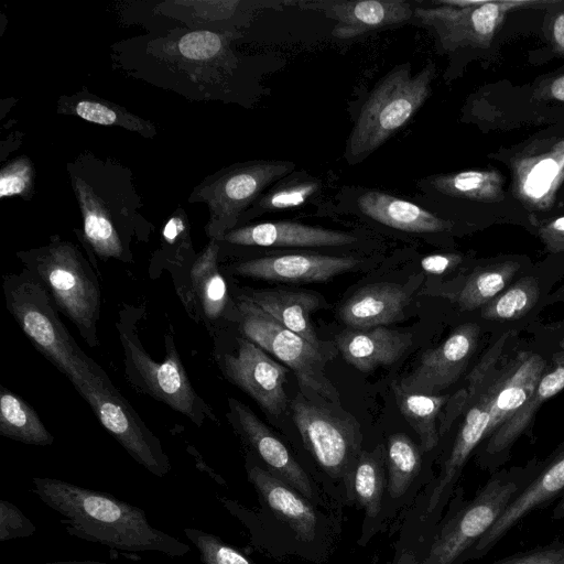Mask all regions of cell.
Here are the masks:
<instances>
[{
    "label": "cell",
    "mask_w": 564,
    "mask_h": 564,
    "mask_svg": "<svg viewBox=\"0 0 564 564\" xmlns=\"http://www.w3.org/2000/svg\"><path fill=\"white\" fill-rule=\"evenodd\" d=\"M556 329L536 330L532 338L519 337L486 378L466 409L455 442L432 489L427 510L434 511L449 494L470 454L530 397L551 367L558 349Z\"/></svg>",
    "instance_id": "cell-1"
},
{
    "label": "cell",
    "mask_w": 564,
    "mask_h": 564,
    "mask_svg": "<svg viewBox=\"0 0 564 564\" xmlns=\"http://www.w3.org/2000/svg\"><path fill=\"white\" fill-rule=\"evenodd\" d=\"M32 482L34 494L61 516L70 535L124 552L181 557L191 551L187 544L152 527L144 510L108 492L48 477H33Z\"/></svg>",
    "instance_id": "cell-2"
},
{
    "label": "cell",
    "mask_w": 564,
    "mask_h": 564,
    "mask_svg": "<svg viewBox=\"0 0 564 564\" xmlns=\"http://www.w3.org/2000/svg\"><path fill=\"white\" fill-rule=\"evenodd\" d=\"M83 218V238L101 260L127 261L128 246L153 230L142 215L143 203L130 169L111 159L84 152L67 164Z\"/></svg>",
    "instance_id": "cell-3"
},
{
    "label": "cell",
    "mask_w": 564,
    "mask_h": 564,
    "mask_svg": "<svg viewBox=\"0 0 564 564\" xmlns=\"http://www.w3.org/2000/svg\"><path fill=\"white\" fill-rule=\"evenodd\" d=\"M7 308L33 346L75 387L91 410L119 393L107 373L77 345L50 294L26 269L3 279Z\"/></svg>",
    "instance_id": "cell-4"
},
{
    "label": "cell",
    "mask_w": 564,
    "mask_h": 564,
    "mask_svg": "<svg viewBox=\"0 0 564 564\" xmlns=\"http://www.w3.org/2000/svg\"><path fill=\"white\" fill-rule=\"evenodd\" d=\"M18 257L45 288L56 310L79 330L93 348L99 346L100 288L78 248L58 236L47 245L21 251Z\"/></svg>",
    "instance_id": "cell-5"
},
{
    "label": "cell",
    "mask_w": 564,
    "mask_h": 564,
    "mask_svg": "<svg viewBox=\"0 0 564 564\" xmlns=\"http://www.w3.org/2000/svg\"><path fill=\"white\" fill-rule=\"evenodd\" d=\"M435 66L412 75L404 64L389 72L364 104L347 141L346 158L357 162L382 145L422 107L431 94Z\"/></svg>",
    "instance_id": "cell-6"
},
{
    "label": "cell",
    "mask_w": 564,
    "mask_h": 564,
    "mask_svg": "<svg viewBox=\"0 0 564 564\" xmlns=\"http://www.w3.org/2000/svg\"><path fill=\"white\" fill-rule=\"evenodd\" d=\"M132 322L126 312H120L116 324L123 351L124 373L130 384L182 413L197 426L206 419L217 422L188 379L173 333L165 334V357L156 361L143 348Z\"/></svg>",
    "instance_id": "cell-7"
},
{
    "label": "cell",
    "mask_w": 564,
    "mask_h": 564,
    "mask_svg": "<svg viewBox=\"0 0 564 564\" xmlns=\"http://www.w3.org/2000/svg\"><path fill=\"white\" fill-rule=\"evenodd\" d=\"M295 165L288 161L261 160L236 164L206 177L188 200L208 206L206 232L220 241L234 228L247 208L270 184L286 176Z\"/></svg>",
    "instance_id": "cell-8"
},
{
    "label": "cell",
    "mask_w": 564,
    "mask_h": 564,
    "mask_svg": "<svg viewBox=\"0 0 564 564\" xmlns=\"http://www.w3.org/2000/svg\"><path fill=\"white\" fill-rule=\"evenodd\" d=\"M237 307L240 332L245 338L293 370L301 387L326 400L338 401V391L324 372L325 358L322 350L282 326L245 294L238 296Z\"/></svg>",
    "instance_id": "cell-9"
},
{
    "label": "cell",
    "mask_w": 564,
    "mask_h": 564,
    "mask_svg": "<svg viewBox=\"0 0 564 564\" xmlns=\"http://www.w3.org/2000/svg\"><path fill=\"white\" fill-rule=\"evenodd\" d=\"M564 276V256L551 258L531 265L508 288L476 313L482 330L495 336L520 333L534 322L546 306V299L554 285Z\"/></svg>",
    "instance_id": "cell-10"
},
{
    "label": "cell",
    "mask_w": 564,
    "mask_h": 564,
    "mask_svg": "<svg viewBox=\"0 0 564 564\" xmlns=\"http://www.w3.org/2000/svg\"><path fill=\"white\" fill-rule=\"evenodd\" d=\"M293 421L306 448L332 477H341L360 444L358 424L299 395L291 401Z\"/></svg>",
    "instance_id": "cell-11"
},
{
    "label": "cell",
    "mask_w": 564,
    "mask_h": 564,
    "mask_svg": "<svg viewBox=\"0 0 564 564\" xmlns=\"http://www.w3.org/2000/svg\"><path fill=\"white\" fill-rule=\"evenodd\" d=\"M518 485L492 479L435 538L425 557L417 564H454L458 557L492 527L512 498Z\"/></svg>",
    "instance_id": "cell-12"
},
{
    "label": "cell",
    "mask_w": 564,
    "mask_h": 564,
    "mask_svg": "<svg viewBox=\"0 0 564 564\" xmlns=\"http://www.w3.org/2000/svg\"><path fill=\"white\" fill-rule=\"evenodd\" d=\"M482 332L474 321L458 325L442 344L426 349L413 371L395 386L405 392L440 394L466 371Z\"/></svg>",
    "instance_id": "cell-13"
},
{
    "label": "cell",
    "mask_w": 564,
    "mask_h": 564,
    "mask_svg": "<svg viewBox=\"0 0 564 564\" xmlns=\"http://www.w3.org/2000/svg\"><path fill=\"white\" fill-rule=\"evenodd\" d=\"M533 1L484 0L473 8H455L448 6L435 8H416L415 18L433 28L447 50L476 44H489L505 19L512 10L534 4Z\"/></svg>",
    "instance_id": "cell-14"
},
{
    "label": "cell",
    "mask_w": 564,
    "mask_h": 564,
    "mask_svg": "<svg viewBox=\"0 0 564 564\" xmlns=\"http://www.w3.org/2000/svg\"><path fill=\"white\" fill-rule=\"evenodd\" d=\"M236 352L225 354V377L272 415L281 414L288 397L284 383L289 368L272 359L261 347L241 337Z\"/></svg>",
    "instance_id": "cell-15"
},
{
    "label": "cell",
    "mask_w": 564,
    "mask_h": 564,
    "mask_svg": "<svg viewBox=\"0 0 564 564\" xmlns=\"http://www.w3.org/2000/svg\"><path fill=\"white\" fill-rule=\"evenodd\" d=\"M513 192L533 210L552 206L564 182V139L538 143L512 165Z\"/></svg>",
    "instance_id": "cell-16"
},
{
    "label": "cell",
    "mask_w": 564,
    "mask_h": 564,
    "mask_svg": "<svg viewBox=\"0 0 564 564\" xmlns=\"http://www.w3.org/2000/svg\"><path fill=\"white\" fill-rule=\"evenodd\" d=\"M228 405L230 422L271 469V473L306 499H313L314 492L311 480L286 446L249 406L234 398H229Z\"/></svg>",
    "instance_id": "cell-17"
},
{
    "label": "cell",
    "mask_w": 564,
    "mask_h": 564,
    "mask_svg": "<svg viewBox=\"0 0 564 564\" xmlns=\"http://www.w3.org/2000/svg\"><path fill=\"white\" fill-rule=\"evenodd\" d=\"M354 257L294 253L250 259L230 267L235 274L280 282H324L352 270Z\"/></svg>",
    "instance_id": "cell-18"
},
{
    "label": "cell",
    "mask_w": 564,
    "mask_h": 564,
    "mask_svg": "<svg viewBox=\"0 0 564 564\" xmlns=\"http://www.w3.org/2000/svg\"><path fill=\"white\" fill-rule=\"evenodd\" d=\"M299 6L323 12L336 23L334 37L347 40L371 30L401 24L414 15L411 4L404 0L365 1H305Z\"/></svg>",
    "instance_id": "cell-19"
},
{
    "label": "cell",
    "mask_w": 564,
    "mask_h": 564,
    "mask_svg": "<svg viewBox=\"0 0 564 564\" xmlns=\"http://www.w3.org/2000/svg\"><path fill=\"white\" fill-rule=\"evenodd\" d=\"M220 241L257 247H338L355 242L356 237L294 221H273L234 228Z\"/></svg>",
    "instance_id": "cell-20"
},
{
    "label": "cell",
    "mask_w": 564,
    "mask_h": 564,
    "mask_svg": "<svg viewBox=\"0 0 564 564\" xmlns=\"http://www.w3.org/2000/svg\"><path fill=\"white\" fill-rule=\"evenodd\" d=\"M247 474L249 481L272 513L286 524L299 540L311 542L316 535L317 516L310 500L258 465H248Z\"/></svg>",
    "instance_id": "cell-21"
},
{
    "label": "cell",
    "mask_w": 564,
    "mask_h": 564,
    "mask_svg": "<svg viewBox=\"0 0 564 564\" xmlns=\"http://www.w3.org/2000/svg\"><path fill=\"white\" fill-rule=\"evenodd\" d=\"M343 358L356 369L368 372L398 361L412 345L410 333L384 326L347 328L336 335Z\"/></svg>",
    "instance_id": "cell-22"
},
{
    "label": "cell",
    "mask_w": 564,
    "mask_h": 564,
    "mask_svg": "<svg viewBox=\"0 0 564 564\" xmlns=\"http://www.w3.org/2000/svg\"><path fill=\"white\" fill-rule=\"evenodd\" d=\"M530 259L507 256L480 261L462 279L453 300L463 313H475L530 269Z\"/></svg>",
    "instance_id": "cell-23"
},
{
    "label": "cell",
    "mask_w": 564,
    "mask_h": 564,
    "mask_svg": "<svg viewBox=\"0 0 564 564\" xmlns=\"http://www.w3.org/2000/svg\"><path fill=\"white\" fill-rule=\"evenodd\" d=\"M406 292L395 283H375L356 291L340 307L339 318L349 328H372L403 318Z\"/></svg>",
    "instance_id": "cell-24"
},
{
    "label": "cell",
    "mask_w": 564,
    "mask_h": 564,
    "mask_svg": "<svg viewBox=\"0 0 564 564\" xmlns=\"http://www.w3.org/2000/svg\"><path fill=\"white\" fill-rule=\"evenodd\" d=\"M564 389V351L557 349L551 367L538 381L530 397L518 411L502 423L482 444L484 454H505L531 426L541 405Z\"/></svg>",
    "instance_id": "cell-25"
},
{
    "label": "cell",
    "mask_w": 564,
    "mask_h": 564,
    "mask_svg": "<svg viewBox=\"0 0 564 564\" xmlns=\"http://www.w3.org/2000/svg\"><path fill=\"white\" fill-rule=\"evenodd\" d=\"M563 488L564 448L520 495L510 501L492 527L477 542V550L486 551L491 547L521 518Z\"/></svg>",
    "instance_id": "cell-26"
},
{
    "label": "cell",
    "mask_w": 564,
    "mask_h": 564,
    "mask_svg": "<svg viewBox=\"0 0 564 564\" xmlns=\"http://www.w3.org/2000/svg\"><path fill=\"white\" fill-rule=\"evenodd\" d=\"M360 212L369 218L409 232H440L451 225L409 200L380 191H367L358 198Z\"/></svg>",
    "instance_id": "cell-27"
},
{
    "label": "cell",
    "mask_w": 564,
    "mask_h": 564,
    "mask_svg": "<svg viewBox=\"0 0 564 564\" xmlns=\"http://www.w3.org/2000/svg\"><path fill=\"white\" fill-rule=\"evenodd\" d=\"M245 295L282 326L322 350L311 319L312 313L321 305L317 295L283 290H257Z\"/></svg>",
    "instance_id": "cell-28"
},
{
    "label": "cell",
    "mask_w": 564,
    "mask_h": 564,
    "mask_svg": "<svg viewBox=\"0 0 564 564\" xmlns=\"http://www.w3.org/2000/svg\"><path fill=\"white\" fill-rule=\"evenodd\" d=\"M57 110L64 115L77 116L88 122L121 127L145 138H152L156 134V129L152 122L89 93L62 96L57 104Z\"/></svg>",
    "instance_id": "cell-29"
},
{
    "label": "cell",
    "mask_w": 564,
    "mask_h": 564,
    "mask_svg": "<svg viewBox=\"0 0 564 564\" xmlns=\"http://www.w3.org/2000/svg\"><path fill=\"white\" fill-rule=\"evenodd\" d=\"M219 241L210 239L196 257L191 269V281L205 317L219 319L229 302L227 283L218 267Z\"/></svg>",
    "instance_id": "cell-30"
},
{
    "label": "cell",
    "mask_w": 564,
    "mask_h": 564,
    "mask_svg": "<svg viewBox=\"0 0 564 564\" xmlns=\"http://www.w3.org/2000/svg\"><path fill=\"white\" fill-rule=\"evenodd\" d=\"M0 434L28 444L46 446L54 443L36 411L21 397L0 388Z\"/></svg>",
    "instance_id": "cell-31"
},
{
    "label": "cell",
    "mask_w": 564,
    "mask_h": 564,
    "mask_svg": "<svg viewBox=\"0 0 564 564\" xmlns=\"http://www.w3.org/2000/svg\"><path fill=\"white\" fill-rule=\"evenodd\" d=\"M394 398L400 413L412 426L424 452L432 451L440 440L436 420L449 394H424L405 392L393 384Z\"/></svg>",
    "instance_id": "cell-32"
},
{
    "label": "cell",
    "mask_w": 564,
    "mask_h": 564,
    "mask_svg": "<svg viewBox=\"0 0 564 564\" xmlns=\"http://www.w3.org/2000/svg\"><path fill=\"white\" fill-rule=\"evenodd\" d=\"M437 192L476 202H499L503 197V177L496 170H468L435 175L430 181Z\"/></svg>",
    "instance_id": "cell-33"
},
{
    "label": "cell",
    "mask_w": 564,
    "mask_h": 564,
    "mask_svg": "<svg viewBox=\"0 0 564 564\" xmlns=\"http://www.w3.org/2000/svg\"><path fill=\"white\" fill-rule=\"evenodd\" d=\"M422 455L404 433L389 436L387 444V489L392 498L401 497L420 471Z\"/></svg>",
    "instance_id": "cell-34"
},
{
    "label": "cell",
    "mask_w": 564,
    "mask_h": 564,
    "mask_svg": "<svg viewBox=\"0 0 564 564\" xmlns=\"http://www.w3.org/2000/svg\"><path fill=\"white\" fill-rule=\"evenodd\" d=\"M386 487L381 448L360 453L352 470V488L358 503L368 517L378 516Z\"/></svg>",
    "instance_id": "cell-35"
},
{
    "label": "cell",
    "mask_w": 564,
    "mask_h": 564,
    "mask_svg": "<svg viewBox=\"0 0 564 564\" xmlns=\"http://www.w3.org/2000/svg\"><path fill=\"white\" fill-rule=\"evenodd\" d=\"M319 182L311 178L284 180L254 203L256 212H273L303 205L319 189Z\"/></svg>",
    "instance_id": "cell-36"
},
{
    "label": "cell",
    "mask_w": 564,
    "mask_h": 564,
    "mask_svg": "<svg viewBox=\"0 0 564 564\" xmlns=\"http://www.w3.org/2000/svg\"><path fill=\"white\" fill-rule=\"evenodd\" d=\"M184 533L198 550L203 564H254L246 554L215 534L193 528L184 529Z\"/></svg>",
    "instance_id": "cell-37"
},
{
    "label": "cell",
    "mask_w": 564,
    "mask_h": 564,
    "mask_svg": "<svg viewBox=\"0 0 564 564\" xmlns=\"http://www.w3.org/2000/svg\"><path fill=\"white\" fill-rule=\"evenodd\" d=\"M34 177L35 171L28 156L8 162L0 172V197L22 196L26 199L33 192Z\"/></svg>",
    "instance_id": "cell-38"
},
{
    "label": "cell",
    "mask_w": 564,
    "mask_h": 564,
    "mask_svg": "<svg viewBox=\"0 0 564 564\" xmlns=\"http://www.w3.org/2000/svg\"><path fill=\"white\" fill-rule=\"evenodd\" d=\"M226 47V37L208 30H198L178 39L177 51L188 61H209L219 56Z\"/></svg>",
    "instance_id": "cell-39"
},
{
    "label": "cell",
    "mask_w": 564,
    "mask_h": 564,
    "mask_svg": "<svg viewBox=\"0 0 564 564\" xmlns=\"http://www.w3.org/2000/svg\"><path fill=\"white\" fill-rule=\"evenodd\" d=\"M36 531L35 524L7 500H0V541L29 538Z\"/></svg>",
    "instance_id": "cell-40"
},
{
    "label": "cell",
    "mask_w": 564,
    "mask_h": 564,
    "mask_svg": "<svg viewBox=\"0 0 564 564\" xmlns=\"http://www.w3.org/2000/svg\"><path fill=\"white\" fill-rule=\"evenodd\" d=\"M538 236L550 254L564 256V215L541 223Z\"/></svg>",
    "instance_id": "cell-41"
},
{
    "label": "cell",
    "mask_w": 564,
    "mask_h": 564,
    "mask_svg": "<svg viewBox=\"0 0 564 564\" xmlns=\"http://www.w3.org/2000/svg\"><path fill=\"white\" fill-rule=\"evenodd\" d=\"M464 261L465 257L462 253H434L424 257L421 267L426 273L442 275L456 270Z\"/></svg>",
    "instance_id": "cell-42"
},
{
    "label": "cell",
    "mask_w": 564,
    "mask_h": 564,
    "mask_svg": "<svg viewBox=\"0 0 564 564\" xmlns=\"http://www.w3.org/2000/svg\"><path fill=\"white\" fill-rule=\"evenodd\" d=\"M195 9L196 17H202L207 20L227 19L230 17L239 1H204V2H188Z\"/></svg>",
    "instance_id": "cell-43"
},
{
    "label": "cell",
    "mask_w": 564,
    "mask_h": 564,
    "mask_svg": "<svg viewBox=\"0 0 564 564\" xmlns=\"http://www.w3.org/2000/svg\"><path fill=\"white\" fill-rule=\"evenodd\" d=\"M498 564H564V549H550L510 558Z\"/></svg>",
    "instance_id": "cell-44"
},
{
    "label": "cell",
    "mask_w": 564,
    "mask_h": 564,
    "mask_svg": "<svg viewBox=\"0 0 564 564\" xmlns=\"http://www.w3.org/2000/svg\"><path fill=\"white\" fill-rule=\"evenodd\" d=\"M552 40L556 50L564 53V11L557 13L553 19Z\"/></svg>",
    "instance_id": "cell-45"
},
{
    "label": "cell",
    "mask_w": 564,
    "mask_h": 564,
    "mask_svg": "<svg viewBox=\"0 0 564 564\" xmlns=\"http://www.w3.org/2000/svg\"><path fill=\"white\" fill-rule=\"evenodd\" d=\"M549 95L558 101H564V74L554 78L549 85Z\"/></svg>",
    "instance_id": "cell-46"
},
{
    "label": "cell",
    "mask_w": 564,
    "mask_h": 564,
    "mask_svg": "<svg viewBox=\"0 0 564 564\" xmlns=\"http://www.w3.org/2000/svg\"><path fill=\"white\" fill-rule=\"evenodd\" d=\"M558 302L564 303V282L549 294L546 299V306Z\"/></svg>",
    "instance_id": "cell-47"
},
{
    "label": "cell",
    "mask_w": 564,
    "mask_h": 564,
    "mask_svg": "<svg viewBox=\"0 0 564 564\" xmlns=\"http://www.w3.org/2000/svg\"><path fill=\"white\" fill-rule=\"evenodd\" d=\"M393 564H417L416 557L409 552L402 553Z\"/></svg>",
    "instance_id": "cell-48"
},
{
    "label": "cell",
    "mask_w": 564,
    "mask_h": 564,
    "mask_svg": "<svg viewBox=\"0 0 564 564\" xmlns=\"http://www.w3.org/2000/svg\"><path fill=\"white\" fill-rule=\"evenodd\" d=\"M42 564H112L107 562H97V561H59V562H48Z\"/></svg>",
    "instance_id": "cell-49"
},
{
    "label": "cell",
    "mask_w": 564,
    "mask_h": 564,
    "mask_svg": "<svg viewBox=\"0 0 564 564\" xmlns=\"http://www.w3.org/2000/svg\"><path fill=\"white\" fill-rule=\"evenodd\" d=\"M558 349L564 351V334L562 335V337L558 340Z\"/></svg>",
    "instance_id": "cell-50"
},
{
    "label": "cell",
    "mask_w": 564,
    "mask_h": 564,
    "mask_svg": "<svg viewBox=\"0 0 564 564\" xmlns=\"http://www.w3.org/2000/svg\"><path fill=\"white\" fill-rule=\"evenodd\" d=\"M558 512H561L562 514H564V500L562 501V503L558 507Z\"/></svg>",
    "instance_id": "cell-51"
}]
</instances>
